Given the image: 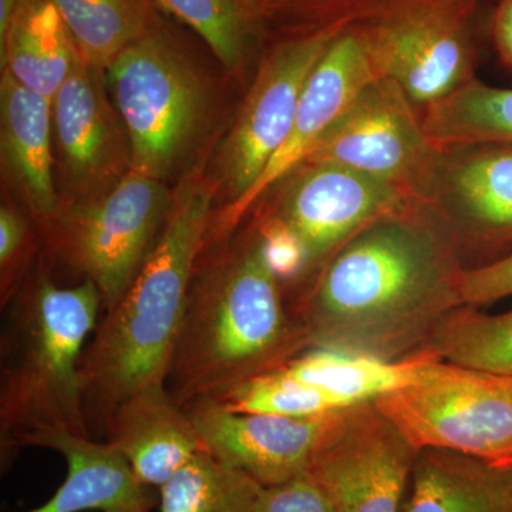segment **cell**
I'll return each mask as SVG.
<instances>
[{"label":"cell","instance_id":"obj_1","mask_svg":"<svg viewBox=\"0 0 512 512\" xmlns=\"http://www.w3.org/2000/svg\"><path fill=\"white\" fill-rule=\"evenodd\" d=\"M463 248L423 201L386 215L330 258L292 311L311 348L400 360L464 305Z\"/></svg>","mask_w":512,"mask_h":512},{"label":"cell","instance_id":"obj_2","mask_svg":"<svg viewBox=\"0 0 512 512\" xmlns=\"http://www.w3.org/2000/svg\"><path fill=\"white\" fill-rule=\"evenodd\" d=\"M311 349L258 228L192 275L165 386L178 403L220 399Z\"/></svg>","mask_w":512,"mask_h":512},{"label":"cell","instance_id":"obj_3","mask_svg":"<svg viewBox=\"0 0 512 512\" xmlns=\"http://www.w3.org/2000/svg\"><path fill=\"white\" fill-rule=\"evenodd\" d=\"M211 201L207 184H183L133 284L94 330L80 363L87 420L106 421L131 394L167 382Z\"/></svg>","mask_w":512,"mask_h":512},{"label":"cell","instance_id":"obj_4","mask_svg":"<svg viewBox=\"0 0 512 512\" xmlns=\"http://www.w3.org/2000/svg\"><path fill=\"white\" fill-rule=\"evenodd\" d=\"M101 296L92 281L60 288L49 276L16 295L2 329L0 456L46 430L89 434L80 363L97 325Z\"/></svg>","mask_w":512,"mask_h":512},{"label":"cell","instance_id":"obj_5","mask_svg":"<svg viewBox=\"0 0 512 512\" xmlns=\"http://www.w3.org/2000/svg\"><path fill=\"white\" fill-rule=\"evenodd\" d=\"M130 141L131 170L165 177L197 137L207 93L173 43L148 30L106 69Z\"/></svg>","mask_w":512,"mask_h":512},{"label":"cell","instance_id":"obj_6","mask_svg":"<svg viewBox=\"0 0 512 512\" xmlns=\"http://www.w3.org/2000/svg\"><path fill=\"white\" fill-rule=\"evenodd\" d=\"M375 406L417 450L503 463L512 458V377L439 362Z\"/></svg>","mask_w":512,"mask_h":512},{"label":"cell","instance_id":"obj_7","mask_svg":"<svg viewBox=\"0 0 512 512\" xmlns=\"http://www.w3.org/2000/svg\"><path fill=\"white\" fill-rule=\"evenodd\" d=\"M477 0H402L360 26L377 72L421 110L476 80Z\"/></svg>","mask_w":512,"mask_h":512},{"label":"cell","instance_id":"obj_8","mask_svg":"<svg viewBox=\"0 0 512 512\" xmlns=\"http://www.w3.org/2000/svg\"><path fill=\"white\" fill-rule=\"evenodd\" d=\"M171 202L161 180L131 170L106 197L57 222L60 255L96 285L106 312L133 284L160 237Z\"/></svg>","mask_w":512,"mask_h":512},{"label":"cell","instance_id":"obj_9","mask_svg":"<svg viewBox=\"0 0 512 512\" xmlns=\"http://www.w3.org/2000/svg\"><path fill=\"white\" fill-rule=\"evenodd\" d=\"M441 150L427 136L420 110L396 83L379 74L357 93L303 163L343 165L424 202Z\"/></svg>","mask_w":512,"mask_h":512},{"label":"cell","instance_id":"obj_10","mask_svg":"<svg viewBox=\"0 0 512 512\" xmlns=\"http://www.w3.org/2000/svg\"><path fill=\"white\" fill-rule=\"evenodd\" d=\"M278 184L282 194L261 227L285 232L301 249V295L360 231L419 201L386 181L332 163H303Z\"/></svg>","mask_w":512,"mask_h":512},{"label":"cell","instance_id":"obj_11","mask_svg":"<svg viewBox=\"0 0 512 512\" xmlns=\"http://www.w3.org/2000/svg\"><path fill=\"white\" fill-rule=\"evenodd\" d=\"M356 406L291 417L232 412L211 397L185 404L204 451L244 471L262 487L308 473L320 453L345 429Z\"/></svg>","mask_w":512,"mask_h":512},{"label":"cell","instance_id":"obj_12","mask_svg":"<svg viewBox=\"0 0 512 512\" xmlns=\"http://www.w3.org/2000/svg\"><path fill=\"white\" fill-rule=\"evenodd\" d=\"M340 32L322 30L286 37L262 60L224 146L222 165L232 201L251 190L284 146L303 89Z\"/></svg>","mask_w":512,"mask_h":512},{"label":"cell","instance_id":"obj_13","mask_svg":"<svg viewBox=\"0 0 512 512\" xmlns=\"http://www.w3.org/2000/svg\"><path fill=\"white\" fill-rule=\"evenodd\" d=\"M419 453L375 403H360L306 474L342 512H404Z\"/></svg>","mask_w":512,"mask_h":512},{"label":"cell","instance_id":"obj_14","mask_svg":"<svg viewBox=\"0 0 512 512\" xmlns=\"http://www.w3.org/2000/svg\"><path fill=\"white\" fill-rule=\"evenodd\" d=\"M376 76L379 72L360 26L342 30L313 69L284 146L269 161L251 190L222 211L214 224V238L232 234L265 192L271 191L309 157L357 93Z\"/></svg>","mask_w":512,"mask_h":512},{"label":"cell","instance_id":"obj_15","mask_svg":"<svg viewBox=\"0 0 512 512\" xmlns=\"http://www.w3.org/2000/svg\"><path fill=\"white\" fill-rule=\"evenodd\" d=\"M424 202L446 222L461 248L510 252L512 144L443 147Z\"/></svg>","mask_w":512,"mask_h":512},{"label":"cell","instance_id":"obj_16","mask_svg":"<svg viewBox=\"0 0 512 512\" xmlns=\"http://www.w3.org/2000/svg\"><path fill=\"white\" fill-rule=\"evenodd\" d=\"M106 427L107 441L147 487L160 488L204 451L187 407L165 384L131 394L110 413Z\"/></svg>","mask_w":512,"mask_h":512},{"label":"cell","instance_id":"obj_17","mask_svg":"<svg viewBox=\"0 0 512 512\" xmlns=\"http://www.w3.org/2000/svg\"><path fill=\"white\" fill-rule=\"evenodd\" d=\"M42 447L66 460L67 477L45 504L26 512H150L153 494L138 480L126 457L109 441L86 434L46 430L23 440L22 448Z\"/></svg>","mask_w":512,"mask_h":512},{"label":"cell","instance_id":"obj_18","mask_svg":"<svg viewBox=\"0 0 512 512\" xmlns=\"http://www.w3.org/2000/svg\"><path fill=\"white\" fill-rule=\"evenodd\" d=\"M53 100L26 89L3 70L0 80V141L10 174L25 192L37 217L57 212L52 175Z\"/></svg>","mask_w":512,"mask_h":512},{"label":"cell","instance_id":"obj_19","mask_svg":"<svg viewBox=\"0 0 512 512\" xmlns=\"http://www.w3.org/2000/svg\"><path fill=\"white\" fill-rule=\"evenodd\" d=\"M404 512H512V467L424 448L414 464Z\"/></svg>","mask_w":512,"mask_h":512},{"label":"cell","instance_id":"obj_20","mask_svg":"<svg viewBox=\"0 0 512 512\" xmlns=\"http://www.w3.org/2000/svg\"><path fill=\"white\" fill-rule=\"evenodd\" d=\"M440 357L429 348L400 360L330 348H311L284 363L296 379L328 396L339 409L375 402L416 383Z\"/></svg>","mask_w":512,"mask_h":512},{"label":"cell","instance_id":"obj_21","mask_svg":"<svg viewBox=\"0 0 512 512\" xmlns=\"http://www.w3.org/2000/svg\"><path fill=\"white\" fill-rule=\"evenodd\" d=\"M80 57L72 33L50 0H22L0 36L3 70L26 89L52 100Z\"/></svg>","mask_w":512,"mask_h":512},{"label":"cell","instance_id":"obj_22","mask_svg":"<svg viewBox=\"0 0 512 512\" xmlns=\"http://www.w3.org/2000/svg\"><path fill=\"white\" fill-rule=\"evenodd\" d=\"M101 73L80 57L53 99V119L64 160L74 177L86 180L106 173L117 150Z\"/></svg>","mask_w":512,"mask_h":512},{"label":"cell","instance_id":"obj_23","mask_svg":"<svg viewBox=\"0 0 512 512\" xmlns=\"http://www.w3.org/2000/svg\"><path fill=\"white\" fill-rule=\"evenodd\" d=\"M420 113L427 136L440 147L512 144V89L476 79Z\"/></svg>","mask_w":512,"mask_h":512},{"label":"cell","instance_id":"obj_24","mask_svg":"<svg viewBox=\"0 0 512 512\" xmlns=\"http://www.w3.org/2000/svg\"><path fill=\"white\" fill-rule=\"evenodd\" d=\"M84 62L100 72L151 29L146 0H50Z\"/></svg>","mask_w":512,"mask_h":512},{"label":"cell","instance_id":"obj_25","mask_svg":"<svg viewBox=\"0 0 512 512\" xmlns=\"http://www.w3.org/2000/svg\"><path fill=\"white\" fill-rule=\"evenodd\" d=\"M426 348L443 362L512 377V309L488 315L460 306L441 320Z\"/></svg>","mask_w":512,"mask_h":512},{"label":"cell","instance_id":"obj_26","mask_svg":"<svg viewBox=\"0 0 512 512\" xmlns=\"http://www.w3.org/2000/svg\"><path fill=\"white\" fill-rule=\"evenodd\" d=\"M262 485L201 451L160 487L161 512H254Z\"/></svg>","mask_w":512,"mask_h":512},{"label":"cell","instance_id":"obj_27","mask_svg":"<svg viewBox=\"0 0 512 512\" xmlns=\"http://www.w3.org/2000/svg\"><path fill=\"white\" fill-rule=\"evenodd\" d=\"M202 37L231 72L244 66L252 40L262 29L252 0H160Z\"/></svg>","mask_w":512,"mask_h":512},{"label":"cell","instance_id":"obj_28","mask_svg":"<svg viewBox=\"0 0 512 512\" xmlns=\"http://www.w3.org/2000/svg\"><path fill=\"white\" fill-rule=\"evenodd\" d=\"M399 2L402 0H252L262 28L275 25L291 36L366 25Z\"/></svg>","mask_w":512,"mask_h":512},{"label":"cell","instance_id":"obj_29","mask_svg":"<svg viewBox=\"0 0 512 512\" xmlns=\"http://www.w3.org/2000/svg\"><path fill=\"white\" fill-rule=\"evenodd\" d=\"M254 512H342L309 474L262 488Z\"/></svg>","mask_w":512,"mask_h":512},{"label":"cell","instance_id":"obj_30","mask_svg":"<svg viewBox=\"0 0 512 512\" xmlns=\"http://www.w3.org/2000/svg\"><path fill=\"white\" fill-rule=\"evenodd\" d=\"M464 305L480 306L512 296V249L494 261L467 268L461 285Z\"/></svg>","mask_w":512,"mask_h":512},{"label":"cell","instance_id":"obj_31","mask_svg":"<svg viewBox=\"0 0 512 512\" xmlns=\"http://www.w3.org/2000/svg\"><path fill=\"white\" fill-rule=\"evenodd\" d=\"M28 224L25 218L12 210L2 207L0 210V265L3 281L8 278L10 269L19 264L20 255L28 242Z\"/></svg>","mask_w":512,"mask_h":512},{"label":"cell","instance_id":"obj_32","mask_svg":"<svg viewBox=\"0 0 512 512\" xmlns=\"http://www.w3.org/2000/svg\"><path fill=\"white\" fill-rule=\"evenodd\" d=\"M491 33L501 62L512 70V0H500L495 8Z\"/></svg>","mask_w":512,"mask_h":512},{"label":"cell","instance_id":"obj_33","mask_svg":"<svg viewBox=\"0 0 512 512\" xmlns=\"http://www.w3.org/2000/svg\"><path fill=\"white\" fill-rule=\"evenodd\" d=\"M22 0H0V36L5 35L10 20L15 15L16 9Z\"/></svg>","mask_w":512,"mask_h":512},{"label":"cell","instance_id":"obj_34","mask_svg":"<svg viewBox=\"0 0 512 512\" xmlns=\"http://www.w3.org/2000/svg\"><path fill=\"white\" fill-rule=\"evenodd\" d=\"M491 464H493V463H491ZM495 466L512 467V458H510V460L503 461V463H497V464H495Z\"/></svg>","mask_w":512,"mask_h":512}]
</instances>
